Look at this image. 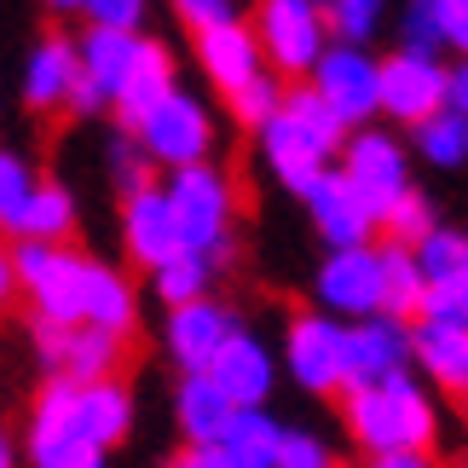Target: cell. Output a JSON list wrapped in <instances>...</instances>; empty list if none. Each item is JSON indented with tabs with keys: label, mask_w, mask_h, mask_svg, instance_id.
Masks as SVG:
<instances>
[{
	"label": "cell",
	"mask_w": 468,
	"mask_h": 468,
	"mask_svg": "<svg viewBox=\"0 0 468 468\" xmlns=\"http://www.w3.org/2000/svg\"><path fill=\"white\" fill-rule=\"evenodd\" d=\"M347 139H353V128L313 93V87H290L283 111L261 128V162L272 168V179L283 191L307 197L318 179L330 174V162L347 151Z\"/></svg>",
	"instance_id": "cell-1"
},
{
	"label": "cell",
	"mask_w": 468,
	"mask_h": 468,
	"mask_svg": "<svg viewBox=\"0 0 468 468\" xmlns=\"http://www.w3.org/2000/svg\"><path fill=\"white\" fill-rule=\"evenodd\" d=\"M341 422H347V434L365 457L434 452V440H440V410L417 376H393L382 388L347 393L341 399Z\"/></svg>",
	"instance_id": "cell-2"
},
{
	"label": "cell",
	"mask_w": 468,
	"mask_h": 468,
	"mask_svg": "<svg viewBox=\"0 0 468 468\" xmlns=\"http://www.w3.org/2000/svg\"><path fill=\"white\" fill-rule=\"evenodd\" d=\"M12 266H17V295L35 307L41 324H64L76 330L87 324V283H93V255L81 249H58V243H12Z\"/></svg>",
	"instance_id": "cell-3"
},
{
	"label": "cell",
	"mask_w": 468,
	"mask_h": 468,
	"mask_svg": "<svg viewBox=\"0 0 468 468\" xmlns=\"http://www.w3.org/2000/svg\"><path fill=\"white\" fill-rule=\"evenodd\" d=\"M162 191L174 203L179 238H186L191 255L231 261V220H238V186H231V174L214 168V162H197V168L168 174Z\"/></svg>",
	"instance_id": "cell-4"
},
{
	"label": "cell",
	"mask_w": 468,
	"mask_h": 468,
	"mask_svg": "<svg viewBox=\"0 0 468 468\" xmlns=\"http://www.w3.org/2000/svg\"><path fill=\"white\" fill-rule=\"evenodd\" d=\"M255 35L266 69H278V76H313L318 58L335 47L324 0H255Z\"/></svg>",
	"instance_id": "cell-5"
},
{
	"label": "cell",
	"mask_w": 468,
	"mask_h": 468,
	"mask_svg": "<svg viewBox=\"0 0 468 468\" xmlns=\"http://www.w3.org/2000/svg\"><path fill=\"white\" fill-rule=\"evenodd\" d=\"M133 139L145 145V156L156 168H168V174L197 168V162H208V151H214V111L191 87H174V93L133 128Z\"/></svg>",
	"instance_id": "cell-6"
},
{
	"label": "cell",
	"mask_w": 468,
	"mask_h": 468,
	"mask_svg": "<svg viewBox=\"0 0 468 468\" xmlns=\"http://www.w3.org/2000/svg\"><path fill=\"white\" fill-rule=\"evenodd\" d=\"M283 370L307 393H347V324L330 313H295L283 330Z\"/></svg>",
	"instance_id": "cell-7"
},
{
	"label": "cell",
	"mask_w": 468,
	"mask_h": 468,
	"mask_svg": "<svg viewBox=\"0 0 468 468\" xmlns=\"http://www.w3.org/2000/svg\"><path fill=\"white\" fill-rule=\"evenodd\" d=\"M313 295H318V313L330 318H382V249L365 243V249H330L313 278Z\"/></svg>",
	"instance_id": "cell-8"
},
{
	"label": "cell",
	"mask_w": 468,
	"mask_h": 468,
	"mask_svg": "<svg viewBox=\"0 0 468 468\" xmlns=\"http://www.w3.org/2000/svg\"><path fill=\"white\" fill-rule=\"evenodd\" d=\"M307 87L330 104L341 122H347V128H365V122L382 111V64H376L365 47L335 41L318 58V69L307 76Z\"/></svg>",
	"instance_id": "cell-9"
},
{
	"label": "cell",
	"mask_w": 468,
	"mask_h": 468,
	"mask_svg": "<svg viewBox=\"0 0 468 468\" xmlns=\"http://www.w3.org/2000/svg\"><path fill=\"white\" fill-rule=\"evenodd\" d=\"M35 353H41L47 376L58 382H76V388H93V382H116V365H122V341L93 330V324H41L35 318Z\"/></svg>",
	"instance_id": "cell-10"
},
{
	"label": "cell",
	"mask_w": 468,
	"mask_h": 468,
	"mask_svg": "<svg viewBox=\"0 0 468 468\" xmlns=\"http://www.w3.org/2000/svg\"><path fill=\"white\" fill-rule=\"evenodd\" d=\"M445 93H452V69H445L434 52H393L382 58V111L405 128H422L428 116L445 111Z\"/></svg>",
	"instance_id": "cell-11"
},
{
	"label": "cell",
	"mask_w": 468,
	"mask_h": 468,
	"mask_svg": "<svg viewBox=\"0 0 468 468\" xmlns=\"http://www.w3.org/2000/svg\"><path fill=\"white\" fill-rule=\"evenodd\" d=\"M341 174H347L353 191L376 208V220H382V214L399 203L405 191H417V186H410L405 145H399L393 133H370V128L347 139V151H341Z\"/></svg>",
	"instance_id": "cell-12"
},
{
	"label": "cell",
	"mask_w": 468,
	"mask_h": 468,
	"mask_svg": "<svg viewBox=\"0 0 468 468\" xmlns=\"http://www.w3.org/2000/svg\"><path fill=\"white\" fill-rule=\"evenodd\" d=\"M238 330H243L238 313L208 295V301H191V307L168 313V324H162V347H168V358L179 365V376H208L214 358H220V347Z\"/></svg>",
	"instance_id": "cell-13"
},
{
	"label": "cell",
	"mask_w": 468,
	"mask_h": 468,
	"mask_svg": "<svg viewBox=\"0 0 468 468\" xmlns=\"http://www.w3.org/2000/svg\"><path fill=\"white\" fill-rule=\"evenodd\" d=\"M417 353H410V330L405 318H365L347 324V393L358 388H382L393 376H410Z\"/></svg>",
	"instance_id": "cell-14"
},
{
	"label": "cell",
	"mask_w": 468,
	"mask_h": 468,
	"mask_svg": "<svg viewBox=\"0 0 468 468\" xmlns=\"http://www.w3.org/2000/svg\"><path fill=\"white\" fill-rule=\"evenodd\" d=\"M122 249H128L133 266H145V272L168 266L174 255H186V238H179L174 203H168V191H162V186L122 197Z\"/></svg>",
	"instance_id": "cell-15"
},
{
	"label": "cell",
	"mask_w": 468,
	"mask_h": 468,
	"mask_svg": "<svg viewBox=\"0 0 468 468\" xmlns=\"http://www.w3.org/2000/svg\"><path fill=\"white\" fill-rule=\"evenodd\" d=\"M301 203H307L313 226H318V238L330 243V249H365V243H370V231L382 226V220H376V208L353 191V179L341 174V168L324 174L318 186L301 197Z\"/></svg>",
	"instance_id": "cell-16"
},
{
	"label": "cell",
	"mask_w": 468,
	"mask_h": 468,
	"mask_svg": "<svg viewBox=\"0 0 468 468\" xmlns=\"http://www.w3.org/2000/svg\"><path fill=\"white\" fill-rule=\"evenodd\" d=\"M24 104L29 111H69V99H76L81 87V41L76 35H41V41L29 47L24 58Z\"/></svg>",
	"instance_id": "cell-17"
},
{
	"label": "cell",
	"mask_w": 468,
	"mask_h": 468,
	"mask_svg": "<svg viewBox=\"0 0 468 468\" xmlns=\"http://www.w3.org/2000/svg\"><path fill=\"white\" fill-rule=\"evenodd\" d=\"M208 376H214V388H220L238 410H266L272 382H278V358H272V347H266L255 330H238L220 347V358H214Z\"/></svg>",
	"instance_id": "cell-18"
},
{
	"label": "cell",
	"mask_w": 468,
	"mask_h": 468,
	"mask_svg": "<svg viewBox=\"0 0 468 468\" xmlns=\"http://www.w3.org/2000/svg\"><path fill=\"white\" fill-rule=\"evenodd\" d=\"M197 64H203V76L220 87L226 99L238 93V87H249L255 76H266V52H261L255 24H226V29L197 35Z\"/></svg>",
	"instance_id": "cell-19"
},
{
	"label": "cell",
	"mask_w": 468,
	"mask_h": 468,
	"mask_svg": "<svg viewBox=\"0 0 468 468\" xmlns=\"http://www.w3.org/2000/svg\"><path fill=\"white\" fill-rule=\"evenodd\" d=\"M69 428H76V440L93 445V452H116V445L133 434V393L122 382L76 388V399H69Z\"/></svg>",
	"instance_id": "cell-20"
},
{
	"label": "cell",
	"mask_w": 468,
	"mask_h": 468,
	"mask_svg": "<svg viewBox=\"0 0 468 468\" xmlns=\"http://www.w3.org/2000/svg\"><path fill=\"white\" fill-rule=\"evenodd\" d=\"M410 353H417V370L440 393L468 399V330H463V324L417 318V330H410Z\"/></svg>",
	"instance_id": "cell-21"
},
{
	"label": "cell",
	"mask_w": 468,
	"mask_h": 468,
	"mask_svg": "<svg viewBox=\"0 0 468 468\" xmlns=\"http://www.w3.org/2000/svg\"><path fill=\"white\" fill-rule=\"evenodd\" d=\"M76 41H81V81L104 99V111H116V99H122V87H128V69H133L145 35H122V29H93L87 24V35H76Z\"/></svg>",
	"instance_id": "cell-22"
},
{
	"label": "cell",
	"mask_w": 468,
	"mask_h": 468,
	"mask_svg": "<svg viewBox=\"0 0 468 468\" xmlns=\"http://www.w3.org/2000/svg\"><path fill=\"white\" fill-rule=\"evenodd\" d=\"M174 422H179V434H186V445H220L231 434V422H238V405L214 388V376H179Z\"/></svg>",
	"instance_id": "cell-23"
},
{
	"label": "cell",
	"mask_w": 468,
	"mask_h": 468,
	"mask_svg": "<svg viewBox=\"0 0 468 468\" xmlns=\"http://www.w3.org/2000/svg\"><path fill=\"white\" fill-rule=\"evenodd\" d=\"M179 87L174 76V52L162 47V41H139V58L128 69V87H122V99H116V122H122V133H133L139 122H145L162 99H168Z\"/></svg>",
	"instance_id": "cell-24"
},
{
	"label": "cell",
	"mask_w": 468,
	"mask_h": 468,
	"mask_svg": "<svg viewBox=\"0 0 468 468\" xmlns=\"http://www.w3.org/2000/svg\"><path fill=\"white\" fill-rule=\"evenodd\" d=\"M87 324L116 341L139 330V290L128 272H116L111 261H93V283H87Z\"/></svg>",
	"instance_id": "cell-25"
},
{
	"label": "cell",
	"mask_w": 468,
	"mask_h": 468,
	"mask_svg": "<svg viewBox=\"0 0 468 468\" xmlns=\"http://www.w3.org/2000/svg\"><path fill=\"white\" fill-rule=\"evenodd\" d=\"M283 440H290V428H283L272 410H238V422H231V434L220 440V452H226L231 468H278Z\"/></svg>",
	"instance_id": "cell-26"
},
{
	"label": "cell",
	"mask_w": 468,
	"mask_h": 468,
	"mask_svg": "<svg viewBox=\"0 0 468 468\" xmlns=\"http://www.w3.org/2000/svg\"><path fill=\"white\" fill-rule=\"evenodd\" d=\"M422 301H428V278H422L417 249L382 243V313L388 318H422Z\"/></svg>",
	"instance_id": "cell-27"
},
{
	"label": "cell",
	"mask_w": 468,
	"mask_h": 468,
	"mask_svg": "<svg viewBox=\"0 0 468 468\" xmlns=\"http://www.w3.org/2000/svg\"><path fill=\"white\" fill-rule=\"evenodd\" d=\"M69 231H76V191L58 186V179H41V191H35V203L24 214V226H17L12 243H58L69 249Z\"/></svg>",
	"instance_id": "cell-28"
},
{
	"label": "cell",
	"mask_w": 468,
	"mask_h": 468,
	"mask_svg": "<svg viewBox=\"0 0 468 468\" xmlns=\"http://www.w3.org/2000/svg\"><path fill=\"white\" fill-rule=\"evenodd\" d=\"M214 272H220V261L191 255V249H186V255H174L168 266H156V272H151V295H156L168 313H179V307H191V301H208Z\"/></svg>",
	"instance_id": "cell-29"
},
{
	"label": "cell",
	"mask_w": 468,
	"mask_h": 468,
	"mask_svg": "<svg viewBox=\"0 0 468 468\" xmlns=\"http://www.w3.org/2000/svg\"><path fill=\"white\" fill-rule=\"evenodd\" d=\"M35 191H41L35 162L17 145H0V231H6V238H17V226H24V214L35 203Z\"/></svg>",
	"instance_id": "cell-30"
},
{
	"label": "cell",
	"mask_w": 468,
	"mask_h": 468,
	"mask_svg": "<svg viewBox=\"0 0 468 468\" xmlns=\"http://www.w3.org/2000/svg\"><path fill=\"white\" fill-rule=\"evenodd\" d=\"M417 261H422L428 290H463V283H468V238H463V231L434 226V238L417 249Z\"/></svg>",
	"instance_id": "cell-31"
},
{
	"label": "cell",
	"mask_w": 468,
	"mask_h": 468,
	"mask_svg": "<svg viewBox=\"0 0 468 468\" xmlns=\"http://www.w3.org/2000/svg\"><path fill=\"white\" fill-rule=\"evenodd\" d=\"M417 151L434 162V168H463L468 162V116H457V111L428 116L417 128Z\"/></svg>",
	"instance_id": "cell-32"
},
{
	"label": "cell",
	"mask_w": 468,
	"mask_h": 468,
	"mask_svg": "<svg viewBox=\"0 0 468 468\" xmlns=\"http://www.w3.org/2000/svg\"><path fill=\"white\" fill-rule=\"evenodd\" d=\"M283 99H290V87H283V76H278V69H266V76H255L249 87H238V93L226 99V111L238 116L243 128H255V133H261L266 122H272V116L283 111Z\"/></svg>",
	"instance_id": "cell-33"
},
{
	"label": "cell",
	"mask_w": 468,
	"mask_h": 468,
	"mask_svg": "<svg viewBox=\"0 0 468 468\" xmlns=\"http://www.w3.org/2000/svg\"><path fill=\"white\" fill-rule=\"evenodd\" d=\"M104 168H111V179H116V191H122V197H133V191H151V186H156V179H151L156 162L145 156V145H139L133 133H111V145H104Z\"/></svg>",
	"instance_id": "cell-34"
},
{
	"label": "cell",
	"mask_w": 468,
	"mask_h": 468,
	"mask_svg": "<svg viewBox=\"0 0 468 468\" xmlns=\"http://www.w3.org/2000/svg\"><path fill=\"white\" fill-rule=\"evenodd\" d=\"M324 17H330V35L347 47H365L388 17V0H324Z\"/></svg>",
	"instance_id": "cell-35"
},
{
	"label": "cell",
	"mask_w": 468,
	"mask_h": 468,
	"mask_svg": "<svg viewBox=\"0 0 468 468\" xmlns=\"http://www.w3.org/2000/svg\"><path fill=\"white\" fill-rule=\"evenodd\" d=\"M382 226H388V243L422 249L428 238H434V208H428V197H422V191H405L399 203L382 214Z\"/></svg>",
	"instance_id": "cell-36"
},
{
	"label": "cell",
	"mask_w": 468,
	"mask_h": 468,
	"mask_svg": "<svg viewBox=\"0 0 468 468\" xmlns=\"http://www.w3.org/2000/svg\"><path fill=\"white\" fill-rule=\"evenodd\" d=\"M399 35H405V52H434V47H445V35H440V0H405Z\"/></svg>",
	"instance_id": "cell-37"
},
{
	"label": "cell",
	"mask_w": 468,
	"mask_h": 468,
	"mask_svg": "<svg viewBox=\"0 0 468 468\" xmlns=\"http://www.w3.org/2000/svg\"><path fill=\"white\" fill-rule=\"evenodd\" d=\"M174 17L191 35H208V29L243 24V0H174Z\"/></svg>",
	"instance_id": "cell-38"
},
{
	"label": "cell",
	"mask_w": 468,
	"mask_h": 468,
	"mask_svg": "<svg viewBox=\"0 0 468 468\" xmlns=\"http://www.w3.org/2000/svg\"><path fill=\"white\" fill-rule=\"evenodd\" d=\"M151 0H87V24L93 29H122V35H139V24H145Z\"/></svg>",
	"instance_id": "cell-39"
},
{
	"label": "cell",
	"mask_w": 468,
	"mask_h": 468,
	"mask_svg": "<svg viewBox=\"0 0 468 468\" xmlns=\"http://www.w3.org/2000/svg\"><path fill=\"white\" fill-rule=\"evenodd\" d=\"M278 468H335V452H330V445H324L318 434H307V428H290Z\"/></svg>",
	"instance_id": "cell-40"
},
{
	"label": "cell",
	"mask_w": 468,
	"mask_h": 468,
	"mask_svg": "<svg viewBox=\"0 0 468 468\" xmlns=\"http://www.w3.org/2000/svg\"><path fill=\"white\" fill-rule=\"evenodd\" d=\"M422 318L463 324V330H468V283H463V290H428V301H422Z\"/></svg>",
	"instance_id": "cell-41"
},
{
	"label": "cell",
	"mask_w": 468,
	"mask_h": 468,
	"mask_svg": "<svg viewBox=\"0 0 468 468\" xmlns=\"http://www.w3.org/2000/svg\"><path fill=\"white\" fill-rule=\"evenodd\" d=\"M440 35L445 47L468 52V0H440Z\"/></svg>",
	"instance_id": "cell-42"
},
{
	"label": "cell",
	"mask_w": 468,
	"mask_h": 468,
	"mask_svg": "<svg viewBox=\"0 0 468 468\" xmlns=\"http://www.w3.org/2000/svg\"><path fill=\"white\" fill-rule=\"evenodd\" d=\"M168 468H231V463H226L220 445H186V452H179Z\"/></svg>",
	"instance_id": "cell-43"
},
{
	"label": "cell",
	"mask_w": 468,
	"mask_h": 468,
	"mask_svg": "<svg viewBox=\"0 0 468 468\" xmlns=\"http://www.w3.org/2000/svg\"><path fill=\"white\" fill-rule=\"evenodd\" d=\"M104 457L111 452H93V445H69L64 457H52L47 468H104Z\"/></svg>",
	"instance_id": "cell-44"
},
{
	"label": "cell",
	"mask_w": 468,
	"mask_h": 468,
	"mask_svg": "<svg viewBox=\"0 0 468 468\" xmlns=\"http://www.w3.org/2000/svg\"><path fill=\"white\" fill-rule=\"evenodd\" d=\"M365 468H440L434 452H399V457H370Z\"/></svg>",
	"instance_id": "cell-45"
},
{
	"label": "cell",
	"mask_w": 468,
	"mask_h": 468,
	"mask_svg": "<svg viewBox=\"0 0 468 468\" xmlns=\"http://www.w3.org/2000/svg\"><path fill=\"white\" fill-rule=\"evenodd\" d=\"M445 111H457V116H468V58L452 69V93H445Z\"/></svg>",
	"instance_id": "cell-46"
},
{
	"label": "cell",
	"mask_w": 468,
	"mask_h": 468,
	"mask_svg": "<svg viewBox=\"0 0 468 468\" xmlns=\"http://www.w3.org/2000/svg\"><path fill=\"white\" fill-rule=\"evenodd\" d=\"M12 295H17V266H12V249H0V313H6Z\"/></svg>",
	"instance_id": "cell-47"
},
{
	"label": "cell",
	"mask_w": 468,
	"mask_h": 468,
	"mask_svg": "<svg viewBox=\"0 0 468 468\" xmlns=\"http://www.w3.org/2000/svg\"><path fill=\"white\" fill-rule=\"evenodd\" d=\"M17 463H24V445L12 434H0V468H17Z\"/></svg>",
	"instance_id": "cell-48"
},
{
	"label": "cell",
	"mask_w": 468,
	"mask_h": 468,
	"mask_svg": "<svg viewBox=\"0 0 468 468\" xmlns=\"http://www.w3.org/2000/svg\"><path fill=\"white\" fill-rule=\"evenodd\" d=\"M52 12H87V0H47Z\"/></svg>",
	"instance_id": "cell-49"
}]
</instances>
